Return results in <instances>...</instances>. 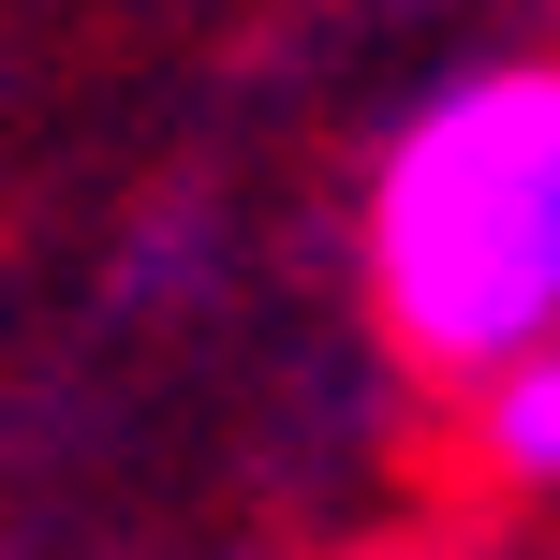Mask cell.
I'll return each instance as SVG.
<instances>
[{"instance_id": "obj_1", "label": "cell", "mask_w": 560, "mask_h": 560, "mask_svg": "<svg viewBox=\"0 0 560 560\" xmlns=\"http://www.w3.org/2000/svg\"><path fill=\"white\" fill-rule=\"evenodd\" d=\"M369 310L413 369H487L560 339V74H457L369 177Z\"/></svg>"}, {"instance_id": "obj_2", "label": "cell", "mask_w": 560, "mask_h": 560, "mask_svg": "<svg viewBox=\"0 0 560 560\" xmlns=\"http://www.w3.org/2000/svg\"><path fill=\"white\" fill-rule=\"evenodd\" d=\"M472 457L502 487H532V502H560V339L472 384Z\"/></svg>"}]
</instances>
